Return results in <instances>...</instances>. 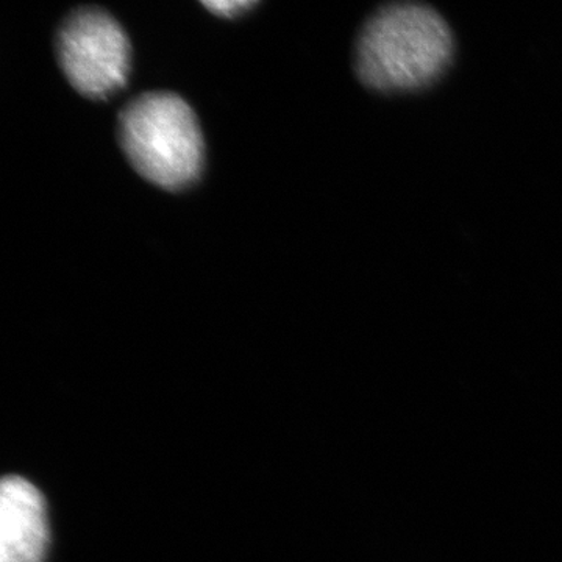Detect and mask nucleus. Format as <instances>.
<instances>
[{
  "label": "nucleus",
  "mask_w": 562,
  "mask_h": 562,
  "mask_svg": "<svg viewBox=\"0 0 562 562\" xmlns=\"http://www.w3.org/2000/svg\"><path fill=\"white\" fill-rule=\"evenodd\" d=\"M120 139L133 168L165 190L187 188L201 173V128L191 106L172 92L133 99L121 111Z\"/></svg>",
  "instance_id": "obj_2"
},
{
  "label": "nucleus",
  "mask_w": 562,
  "mask_h": 562,
  "mask_svg": "<svg viewBox=\"0 0 562 562\" xmlns=\"http://www.w3.org/2000/svg\"><path fill=\"white\" fill-rule=\"evenodd\" d=\"M206 9L213 11L214 14H220V16L233 18L238 16V14L244 13V11L251 9L255 5V2H206L203 3Z\"/></svg>",
  "instance_id": "obj_5"
},
{
  "label": "nucleus",
  "mask_w": 562,
  "mask_h": 562,
  "mask_svg": "<svg viewBox=\"0 0 562 562\" xmlns=\"http://www.w3.org/2000/svg\"><path fill=\"white\" fill-rule=\"evenodd\" d=\"M58 58L70 85L90 99H106L127 80L131 46L106 11L80 9L63 22Z\"/></svg>",
  "instance_id": "obj_3"
},
{
  "label": "nucleus",
  "mask_w": 562,
  "mask_h": 562,
  "mask_svg": "<svg viewBox=\"0 0 562 562\" xmlns=\"http://www.w3.org/2000/svg\"><path fill=\"white\" fill-rule=\"evenodd\" d=\"M49 530L41 492L18 475L0 484V562H43Z\"/></svg>",
  "instance_id": "obj_4"
},
{
  "label": "nucleus",
  "mask_w": 562,
  "mask_h": 562,
  "mask_svg": "<svg viewBox=\"0 0 562 562\" xmlns=\"http://www.w3.org/2000/svg\"><path fill=\"white\" fill-rule=\"evenodd\" d=\"M452 50V33L435 10L394 3L366 22L357 46L358 76L379 91L417 90L441 76Z\"/></svg>",
  "instance_id": "obj_1"
}]
</instances>
